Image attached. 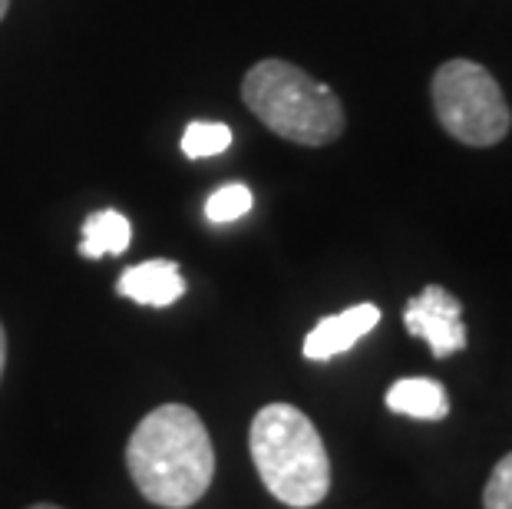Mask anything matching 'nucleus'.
<instances>
[{
	"instance_id": "1",
	"label": "nucleus",
	"mask_w": 512,
	"mask_h": 509,
	"mask_svg": "<svg viewBox=\"0 0 512 509\" xmlns=\"http://www.w3.org/2000/svg\"><path fill=\"white\" fill-rule=\"evenodd\" d=\"M136 490L162 509H189L209 493L215 450L202 417L185 404H162L139 420L126 443Z\"/></svg>"
},
{
	"instance_id": "2",
	"label": "nucleus",
	"mask_w": 512,
	"mask_h": 509,
	"mask_svg": "<svg viewBox=\"0 0 512 509\" xmlns=\"http://www.w3.org/2000/svg\"><path fill=\"white\" fill-rule=\"evenodd\" d=\"M255 470L278 503L308 509L331 490V460L311 417L294 404L261 407L248 430Z\"/></svg>"
},
{
	"instance_id": "3",
	"label": "nucleus",
	"mask_w": 512,
	"mask_h": 509,
	"mask_svg": "<svg viewBox=\"0 0 512 509\" xmlns=\"http://www.w3.org/2000/svg\"><path fill=\"white\" fill-rule=\"evenodd\" d=\"M242 100L271 133L298 146H328L344 133V106L328 83L288 60H261L245 73Z\"/></svg>"
},
{
	"instance_id": "4",
	"label": "nucleus",
	"mask_w": 512,
	"mask_h": 509,
	"mask_svg": "<svg viewBox=\"0 0 512 509\" xmlns=\"http://www.w3.org/2000/svg\"><path fill=\"white\" fill-rule=\"evenodd\" d=\"M433 110L440 126L466 146L506 139L512 113L496 77L473 60H446L433 77Z\"/></svg>"
},
{
	"instance_id": "5",
	"label": "nucleus",
	"mask_w": 512,
	"mask_h": 509,
	"mask_svg": "<svg viewBox=\"0 0 512 509\" xmlns=\"http://www.w3.org/2000/svg\"><path fill=\"white\" fill-rule=\"evenodd\" d=\"M403 324L413 338L427 341L430 354L443 361L466 348V324L463 305L443 285H427L420 295H413L403 308Z\"/></svg>"
},
{
	"instance_id": "6",
	"label": "nucleus",
	"mask_w": 512,
	"mask_h": 509,
	"mask_svg": "<svg viewBox=\"0 0 512 509\" xmlns=\"http://www.w3.org/2000/svg\"><path fill=\"white\" fill-rule=\"evenodd\" d=\"M380 324V308L364 301L341 314H331L314 324V331L304 338V357L308 361H331V357L351 351L357 341L370 334Z\"/></svg>"
},
{
	"instance_id": "7",
	"label": "nucleus",
	"mask_w": 512,
	"mask_h": 509,
	"mask_svg": "<svg viewBox=\"0 0 512 509\" xmlns=\"http://www.w3.org/2000/svg\"><path fill=\"white\" fill-rule=\"evenodd\" d=\"M116 291L136 305L146 308H169L185 295L182 268L169 258H152V262H139L126 268L116 281Z\"/></svg>"
},
{
	"instance_id": "8",
	"label": "nucleus",
	"mask_w": 512,
	"mask_h": 509,
	"mask_svg": "<svg viewBox=\"0 0 512 509\" xmlns=\"http://www.w3.org/2000/svg\"><path fill=\"white\" fill-rule=\"evenodd\" d=\"M387 407L413 420H446L450 397H446V387L433 377H403L387 391Z\"/></svg>"
},
{
	"instance_id": "9",
	"label": "nucleus",
	"mask_w": 512,
	"mask_h": 509,
	"mask_svg": "<svg viewBox=\"0 0 512 509\" xmlns=\"http://www.w3.org/2000/svg\"><path fill=\"white\" fill-rule=\"evenodd\" d=\"M133 242V225L123 212L100 209L83 222L80 255L83 258H103V255H123Z\"/></svg>"
},
{
	"instance_id": "10",
	"label": "nucleus",
	"mask_w": 512,
	"mask_h": 509,
	"mask_svg": "<svg viewBox=\"0 0 512 509\" xmlns=\"http://www.w3.org/2000/svg\"><path fill=\"white\" fill-rule=\"evenodd\" d=\"M252 189L242 186V182H228V186L215 189L209 202H205V215H209V222L215 225H228V222H238L242 215H248L252 209Z\"/></svg>"
},
{
	"instance_id": "11",
	"label": "nucleus",
	"mask_w": 512,
	"mask_h": 509,
	"mask_svg": "<svg viewBox=\"0 0 512 509\" xmlns=\"http://www.w3.org/2000/svg\"><path fill=\"white\" fill-rule=\"evenodd\" d=\"M232 146V129L225 123H189L182 133V153L189 159L219 156Z\"/></svg>"
},
{
	"instance_id": "12",
	"label": "nucleus",
	"mask_w": 512,
	"mask_h": 509,
	"mask_svg": "<svg viewBox=\"0 0 512 509\" xmlns=\"http://www.w3.org/2000/svg\"><path fill=\"white\" fill-rule=\"evenodd\" d=\"M486 509H512V453H506L496 463V470L489 473V483L483 490Z\"/></svg>"
},
{
	"instance_id": "13",
	"label": "nucleus",
	"mask_w": 512,
	"mask_h": 509,
	"mask_svg": "<svg viewBox=\"0 0 512 509\" xmlns=\"http://www.w3.org/2000/svg\"><path fill=\"white\" fill-rule=\"evenodd\" d=\"M4 364H7V334L4 324H0V377H4Z\"/></svg>"
},
{
	"instance_id": "14",
	"label": "nucleus",
	"mask_w": 512,
	"mask_h": 509,
	"mask_svg": "<svg viewBox=\"0 0 512 509\" xmlns=\"http://www.w3.org/2000/svg\"><path fill=\"white\" fill-rule=\"evenodd\" d=\"M7 7H10V0H0V20L7 17Z\"/></svg>"
},
{
	"instance_id": "15",
	"label": "nucleus",
	"mask_w": 512,
	"mask_h": 509,
	"mask_svg": "<svg viewBox=\"0 0 512 509\" xmlns=\"http://www.w3.org/2000/svg\"><path fill=\"white\" fill-rule=\"evenodd\" d=\"M30 509H60V506H53V503H37V506H30Z\"/></svg>"
}]
</instances>
